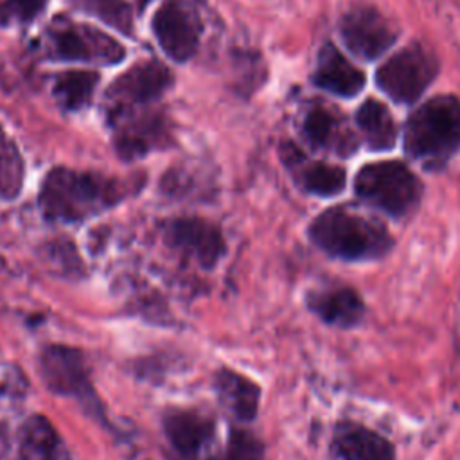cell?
Returning <instances> with one entry per match:
<instances>
[{"label": "cell", "instance_id": "6da1fadb", "mask_svg": "<svg viewBox=\"0 0 460 460\" xmlns=\"http://www.w3.org/2000/svg\"><path fill=\"white\" fill-rule=\"evenodd\" d=\"M126 196L128 187L119 178L54 167L41 181L38 205L49 221L81 223L115 207Z\"/></svg>", "mask_w": 460, "mask_h": 460}, {"label": "cell", "instance_id": "7a4b0ae2", "mask_svg": "<svg viewBox=\"0 0 460 460\" xmlns=\"http://www.w3.org/2000/svg\"><path fill=\"white\" fill-rule=\"evenodd\" d=\"M307 235L323 253L347 262L379 261L394 248V237L379 219L343 205L320 212Z\"/></svg>", "mask_w": 460, "mask_h": 460}, {"label": "cell", "instance_id": "3957f363", "mask_svg": "<svg viewBox=\"0 0 460 460\" xmlns=\"http://www.w3.org/2000/svg\"><path fill=\"white\" fill-rule=\"evenodd\" d=\"M460 149V99L435 95L413 110L404 126V151L426 169H442Z\"/></svg>", "mask_w": 460, "mask_h": 460}, {"label": "cell", "instance_id": "277c9868", "mask_svg": "<svg viewBox=\"0 0 460 460\" xmlns=\"http://www.w3.org/2000/svg\"><path fill=\"white\" fill-rule=\"evenodd\" d=\"M422 190L415 172L399 160L367 164L354 178L356 196L394 219L410 216L419 207Z\"/></svg>", "mask_w": 460, "mask_h": 460}, {"label": "cell", "instance_id": "5b68a950", "mask_svg": "<svg viewBox=\"0 0 460 460\" xmlns=\"http://www.w3.org/2000/svg\"><path fill=\"white\" fill-rule=\"evenodd\" d=\"M438 74L437 56L420 43H411L390 56L376 72L377 88L399 104L417 101Z\"/></svg>", "mask_w": 460, "mask_h": 460}, {"label": "cell", "instance_id": "8992f818", "mask_svg": "<svg viewBox=\"0 0 460 460\" xmlns=\"http://www.w3.org/2000/svg\"><path fill=\"white\" fill-rule=\"evenodd\" d=\"M45 36L50 58L61 61L117 65L126 56V49L110 34L63 16L49 23Z\"/></svg>", "mask_w": 460, "mask_h": 460}, {"label": "cell", "instance_id": "52a82bcc", "mask_svg": "<svg viewBox=\"0 0 460 460\" xmlns=\"http://www.w3.org/2000/svg\"><path fill=\"white\" fill-rule=\"evenodd\" d=\"M160 49L178 63L189 61L203 34V22L192 0H164L151 20Z\"/></svg>", "mask_w": 460, "mask_h": 460}, {"label": "cell", "instance_id": "ba28073f", "mask_svg": "<svg viewBox=\"0 0 460 460\" xmlns=\"http://www.w3.org/2000/svg\"><path fill=\"white\" fill-rule=\"evenodd\" d=\"M43 383L59 395L81 401L86 410H101L90 381V368L81 350L66 345H47L40 352Z\"/></svg>", "mask_w": 460, "mask_h": 460}, {"label": "cell", "instance_id": "9c48e42d", "mask_svg": "<svg viewBox=\"0 0 460 460\" xmlns=\"http://www.w3.org/2000/svg\"><path fill=\"white\" fill-rule=\"evenodd\" d=\"M340 34L354 56L372 61L395 43L399 27L372 5H354L343 13Z\"/></svg>", "mask_w": 460, "mask_h": 460}, {"label": "cell", "instance_id": "30bf717a", "mask_svg": "<svg viewBox=\"0 0 460 460\" xmlns=\"http://www.w3.org/2000/svg\"><path fill=\"white\" fill-rule=\"evenodd\" d=\"M171 84L172 74L164 63L156 59L140 61L110 84L106 92L110 113L113 117H120L137 104L162 97L171 88Z\"/></svg>", "mask_w": 460, "mask_h": 460}, {"label": "cell", "instance_id": "8fae6325", "mask_svg": "<svg viewBox=\"0 0 460 460\" xmlns=\"http://www.w3.org/2000/svg\"><path fill=\"white\" fill-rule=\"evenodd\" d=\"M167 460H201L216 431L212 417L189 408L169 410L162 420Z\"/></svg>", "mask_w": 460, "mask_h": 460}, {"label": "cell", "instance_id": "7c38bea8", "mask_svg": "<svg viewBox=\"0 0 460 460\" xmlns=\"http://www.w3.org/2000/svg\"><path fill=\"white\" fill-rule=\"evenodd\" d=\"M164 237L201 268H214L226 248L221 230L203 217H174L165 223Z\"/></svg>", "mask_w": 460, "mask_h": 460}, {"label": "cell", "instance_id": "4fadbf2b", "mask_svg": "<svg viewBox=\"0 0 460 460\" xmlns=\"http://www.w3.org/2000/svg\"><path fill=\"white\" fill-rule=\"evenodd\" d=\"M113 142L124 160L142 158L156 149H164L171 142V129L165 115L147 111L131 115V119L120 122L115 129Z\"/></svg>", "mask_w": 460, "mask_h": 460}, {"label": "cell", "instance_id": "5bb4252c", "mask_svg": "<svg viewBox=\"0 0 460 460\" xmlns=\"http://www.w3.org/2000/svg\"><path fill=\"white\" fill-rule=\"evenodd\" d=\"M302 135L313 149L350 156L358 149V138L340 113L325 104H313L302 119Z\"/></svg>", "mask_w": 460, "mask_h": 460}, {"label": "cell", "instance_id": "9a60e30c", "mask_svg": "<svg viewBox=\"0 0 460 460\" xmlns=\"http://www.w3.org/2000/svg\"><path fill=\"white\" fill-rule=\"evenodd\" d=\"M305 304L322 322L341 329L359 325L367 311L361 295L349 286H331L309 291Z\"/></svg>", "mask_w": 460, "mask_h": 460}, {"label": "cell", "instance_id": "2e32d148", "mask_svg": "<svg viewBox=\"0 0 460 460\" xmlns=\"http://www.w3.org/2000/svg\"><path fill=\"white\" fill-rule=\"evenodd\" d=\"M313 83L338 97H356L365 83V72L352 65L334 43H325L316 59V68L313 74Z\"/></svg>", "mask_w": 460, "mask_h": 460}, {"label": "cell", "instance_id": "e0dca14e", "mask_svg": "<svg viewBox=\"0 0 460 460\" xmlns=\"http://www.w3.org/2000/svg\"><path fill=\"white\" fill-rule=\"evenodd\" d=\"M331 449L340 460H395V447L386 437L356 422L336 428Z\"/></svg>", "mask_w": 460, "mask_h": 460}, {"label": "cell", "instance_id": "ac0fdd59", "mask_svg": "<svg viewBox=\"0 0 460 460\" xmlns=\"http://www.w3.org/2000/svg\"><path fill=\"white\" fill-rule=\"evenodd\" d=\"M284 162L295 171L300 187L314 196L331 198L345 189L347 172L343 167L327 162H305L296 147L288 144L284 147Z\"/></svg>", "mask_w": 460, "mask_h": 460}, {"label": "cell", "instance_id": "d6986e66", "mask_svg": "<svg viewBox=\"0 0 460 460\" xmlns=\"http://www.w3.org/2000/svg\"><path fill=\"white\" fill-rule=\"evenodd\" d=\"M212 385L223 408L239 422H250L255 419L261 401V388L250 377L228 367H221L216 370Z\"/></svg>", "mask_w": 460, "mask_h": 460}, {"label": "cell", "instance_id": "ffe728a7", "mask_svg": "<svg viewBox=\"0 0 460 460\" xmlns=\"http://www.w3.org/2000/svg\"><path fill=\"white\" fill-rule=\"evenodd\" d=\"M65 446L59 433L43 415L29 417L20 433L22 460H63Z\"/></svg>", "mask_w": 460, "mask_h": 460}, {"label": "cell", "instance_id": "44dd1931", "mask_svg": "<svg viewBox=\"0 0 460 460\" xmlns=\"http://www.w3.org/2000/svg\"><path fill=\"white\" fill-rule=\"evenodd\" d=\"M359 131L372 151H388L397 142V126L390 110L377 99H367L356 111Z\"/></svg>", "mask_w": 460, "mask_h": 460}, {"label": "cell", "instance_id": "7402d4cb", "mask_svg": "<svg viewBox=\"0 0 460 460\" xmlns=\"http://www.w3.org/2000/svg\"><path fill=\"white\" fill-rule=\"evenodd\" d=\"M99 74L92 70H66L54 81V97L66 111H77L90 104Z\"/></svg>", "mask_w": 460, "mask_h": 460}, {"label": "cell", "instance_id": "603a6c76", "mask_svg": "<svg viewBox=\"0 0 460 460\" xmlns=\"http://www.w3.org/2000/svg\"><path fill=\"white\" fill-rule=\"evenodd\" d=\"M25 178L23 158L16 144L0 128V199H14Z\"/></svg>", "mask_w": 460, "mask_h": 460}, {"label": "cell", "instance_id": "cb8c5ba5", "mask_svg": "<svg viewBox=\"0 0 460 460\" xmlns=\"http://www.w3.org/2000/svg\"><path fill=\"white\" fill-rule=\"evenodd\" d=\"M79 11H84L102 23L113 27L124 36H133V9L128 0H70Z\"/></svg>", "mask_w": 460, "mask_h": 460}, {"label": "cell", "instance_id": "d4e9b609", "mask_svg": "<svg viewBox=\"0 0 460 460\" xmlns=\"http://www.w3.org/2000/svg\"><path fill=\"white\" fill-rule=\"evenodd\" d=\"M210 460H266L262 442L250 431L232 428L225 447Z\"/></svg>", "mask_w": 460, "mask_h": 460}, {"label": "cell", "instance_id": "484cf974", "mask_svg": "<svg viewBox=\"0 0 460 460\" xmlns=\"http://www.w3.org/2000/svg\"><path fill=\"white\" fill-rule=\"evenodd\" d=\"M47 0H0V25L29 23L45 7Z\"/></svg>", "mask_w": 460, "mask_h": 460}]
</instances>
